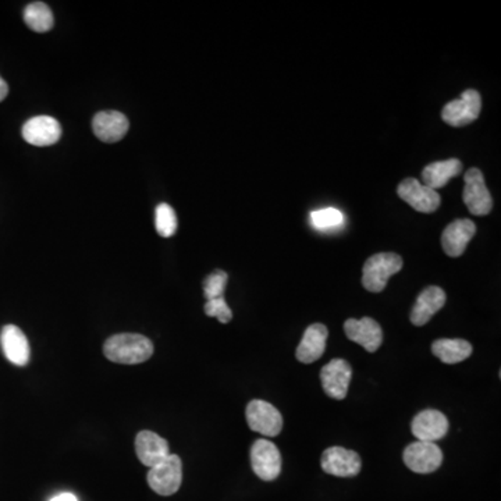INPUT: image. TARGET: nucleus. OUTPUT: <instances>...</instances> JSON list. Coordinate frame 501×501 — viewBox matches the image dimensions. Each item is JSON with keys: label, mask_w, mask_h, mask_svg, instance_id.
<instances>
[{"label": "nucleus", "mask_w": 501, "mask_h": 501, "mask_svg": "<svg viewBox=\"0 0 501 501\" xmlns=\"http://www.w3.org/2000/svg\"><path fill=\"white\" fill-rule=\"evenodd\" d=\"M104 353L112 363L136 365L148 361L154 354V344L142 334L121 333L107 338Z\"/></svg>", "instance_id": "1"}, {"label": "nucleus", "mask_w": 501, "mask_h": 501, "mask_svg": "<svg viewBox=\"0 0 501 501\" xmlns=\"http://www.w3.org/2000/svg\"><path fill=\"white\" fill-rule=\"evenodd\" d=\"M403 269V258L395 253H380L365 262L363 286L371 293H380L388 286V279Z\"/></svg>", "instance_id": "2"}, {"label": "nucleus", "mask_w": 501, "mask_h": 501, "mask_svg": "<svg viewBox=\"0 0 501 501\" xmlns=\"http://www.w3.org/2000/svg\"><path fill=\"white\" fill-rule=\"evenodd\" d=\"M148 485L154 493L171 496L180 488L183 482V463L179 455H171L162 463L149 468L146 475Z\"/></svg>", "instance_id": "3"}, {"label": "nucleus", "mask_w": 501, "mask_h": 501, "mask_svg": "<svg viewBox=\"0 0 501 501\" xmlns=\"http://www.w3.org/2000/svg\"><path fill=\"white\" fill-rule=\"evenodd\" d=\"M482 109V99L480 92L467 89L460 98L448 102L441 112V119L451 127H463L480 117Z\"/></svg>", "instance_id": "4"}, {"label": "nucleus", "mask_w": 501, "mask_h": 501, "mask_svg": "<svg viewBox=\"0 0 501 501\" xmlns=\"http://www.w3.org/2000/svg\"><path fill=\"white\" fill-rule=\"evenodd\" d=\"M463 180H465V188H463V199L471 214L486 216L490 213L493 208V199L486 187L482 171L472 167L465 173Z\"/></svg>", "instance_id": "5"}, {"label": "nucleus", "mask_w": 501, "mask_h": 501, "mask_svg": "<svg viewBox=\"0 0 501 501\" xmlns=\"http://www.w3.org/2000/svg\"><path fill=\"white\" fill-rule=\"evenodd\" d=\"M246 422L254 432L274 438L283 429V416L266 401L254 400L246 405Z\"/></svg>", "instance_id": "6"}, {"label": "nucleus", "mask_w": 501, "mask_h": 501, "mask_svg": "<svg viewBox=\"0 0 501 501\" xmlns=\"http://www.w3.org/2000/svg\"><path fill=\"white\" fill-rule=\"evenodd\" d=\"M251 465L262 480H274L280 475V451L271 441L259 438L251 448Z\"/></svg>", "instance_id": "7"}, {"label": "nucleus", "mask_w": 501, "mask_h": 501, "mask_svg": "<svg viewBox=\"0 0 501 501\" xmlns=\"http://www.w3.org/2000/svg\"><path fill=\"white\" fill-rule=\"evenodd\" d=\"M404 463L413 472L432 473L440 468L443 453L435 443L415 441L404 450Z\"/></svg>", "instance_id": "8"}, {"label": "nucleus", "mask_w": 501, "mask_h": 501, "mask_svg": "<svg viewBox=\"0 0 501 501\" xmlns=\"http://www.w3.org/2000/svg\"><path fill=\"white\" fill-rule=\"evenodd\" d=\"M398 196L415 211L432 213L438 211L441 204L440 196L435 189L423 186L415 179H405L397 188Z\"/></svg>", "instance_id": "9"}, {"label": "nucleus", "mask_w": 501, "mask_h": 501, "mask_svg": "<svg viewBox=\"0 0 501 501\" xmlns=\"http://www.w3.org/2000/svg\"><path fill=\"white\" fill-rule=\"evenodd\" d=\"M321 470L338 478H351L360 473L363 468L360 455L355 451L343 447H330L321 455Z\"/></svg>", "instance_id": "10"}, {"label": "nucleus", "mask_w": 501, "mask_h": 501, "mask_svg": "<svg viewBox=\"0 0 501 501\" xmlns=\"http://www.w3.org/2000/svg\"><path fill=\"white\" fill-rule=\"evenodd\" d=\"M353 369L344 360H333L323 366L321 371V380L323 390L334 400H344L348 393Z\"/></svg>", "instance_id": "11"}, {"label": "nucleus", "mask_w": 501, "mask_h": 501, "mask_svg": "<svg viewBox=\"0 0 501 501\" xmlns=\"http://www.w3.org/2000/svg\"><path fill=\"white\" fill-rule=\"evenodd\" d=\"M62 137V126L51 116L32 117L22 126V138L34 146H51Z\"/></svg>", "instance_id": "12"}, {"label": "nucleus", "mask_w": 501, "mask_h": 501, "mask_svg": "<svg viewBox=\"0 0 501 501\" xmlns=\"http://www.w3.org/2000/svg\"><path fill=\"white\" fill-rule=\"evenodd\" d=\"M344 331L354 343L360 344L368 353H375L383 341V331L372 318L348 319L344 323Z\"/></svg>", "instance_id": "13"}, {"label": "nucleus", "mask_w": 501, "mask_h": 501, "mask_svg": "<svg viewBox=\"0 0 501 501\" xmlns=\"http://www.w3.org/2000/svg\"><path fill=\"white\" fill-rule=\"evenodd\" d=\"M476 234V226L470 219H458L448 224L441 234V246L451 258L463 255Z\"/></svg>", "instance_id": "14"}, {"label": "nucleus", "mask_w": 501, "mask_h": 501, "mask_svg": "<svg viewBox=\"0 0 501 501\" xmlns=\"http://www.w3.org/2000/svg\"><path fill=\"white\" fill-rule=\"evenodd\" d=\"M411 430L416 440L433 443L448 432V420L440 411L425 410L413 418Z\"/></svg>", "instance_id": "15"}, {"label": "nucleus", "mask_w": 501, "mask_h": 501, "mask_svg": "<svg viewBox=\"0 0 501 501\" xmlns=\"http://www.w3.org/2000/svg\"><path fill=\"white\" fill-rule=\"evenodd\" d=\"M129 121L121 112L106 111L95 114L92 129L102 142H119L129 131Z\"/></svg>", "instance_id": "16"}, {"label": "nucleus", "mask_w": 501, "mask_h": 501, "mask_svg": "<svg viewBox=\"0 0 501 501\" xmlns=\"http://www.w3.org/2000/svg\"><path fill=\"white\" fill-rule=\"evenodd\" d=\"M0 344L4 356L10 363L17 366H26L31 356L29 338L21 329L14 325H7L0 333Z\"/></svg>", "instance_id": "17"}, {"label": "nucleus", "mask_w": 501, "mask_h": 501, "mask_svg": "<svg viewBox=\"0 0 501 501\" xmlns=\"http://www.w3.org/2000/svg\"><path fill=\"white\" fill-rule=\"evenodd\" d=\"M136 451L139 461L148 468L154 467L171 455L167 441L151 430H142L137 435Z\"/></svg>", "instance_id": "18"}, {"label": "nucleus", "mask_w": 501, "mask_h": 501, "mask_svg": "<svg viewBox=\"0 0 501 501\" xmlns=\"http://www.w3.org/2000/svg\"><path fill=\"white\" fill-rule=\"evenodd\" d=\"M329 330L325 325L315 323L309 326L304 333L300 346L296 347V360L303 363H313L318 361L326 350Z\"/></svg>", "instance_id": "19"}, {"label": "nucleus", "mask_w": 501, "mask_h": 501, "mask_svg": "<svg viewBox=\"0 0 501 501\" xmlns=\"http://www.w3.org/2000/svg\"><path fill=\"white\" fill-rule=\"evenodd\" d=\"M446 304V293L440 288L429 286L428 288L416 298L413 313H411V321L415 326H423L438 313Z\"/></svg>", "instance_id": "20"}, {"label": "nucleus", "mask_w": 501, "mask_h": 501, "mask_svg": "<svg viewBox=\"0 0 501 501\" xmlns=\"http://www.w3.org/2000/svg\"><path fill=\"white\" fill-rule=\"evenodd\" d=\"M463 171V163L458 159H447V161L435 162L428 164L423 169V186L429 188H443L453 177H457Z\"/></svg>", "instance_id": "21"}, {"label": "nucleus", "mask_w": 501, "mask_h": 501, "mask_svg": "<svg viewBox=\"0 0 501 501\" xmlns=\"http://www.w3.org/2000/svg\"><path fill=\"white\" fill-rule=\"evenodd\" d=\"M472 351V346L467 340H461V338H440L432 346L433 355L438 356L441 363L447 365L463 363L470 358Z\"/></svg>", "instance_id": "22"}, {"label": "nucleus", "mask_w": 501, "mask_h": 501, "mask_svg": "<svg viewBox=\"0 0 501 501\" xmlns=\"http://www.w3.org/2000/svg\"><path fill=\"white\" fill-rule=\"evenodd\" d=\"M24 21L32 31L46 32L54 27V13L47 4H42V2H34L24 10Z\"/></svg>", "instance_id": "23"}, {"label": "nucleus", "mask_w": 501, "mask_h": 501, "mask_svg": "<svg viewBox=\"0 0 501 501\" xmlns=\"http://www.w3.org/2000/svg\"><path fill=\"white\" fill-rule=\"evenodd\" d=\"M154 226L159 236L169 238L177 231V216L174 209L167 204L161 205L154 211Z\"/></svg>", "instance_id": "24"}, {"label": "nucleus", "mask_w": 501, "mask_h": 501, "mask_svg": "<svg viewBox=\"0 0 501 501\" xmlns=\"http://www.w3.org/2000/svg\"><path fill=\"white\" fill-rule=\"evenodd\" d=\"M229 276L226 271H214L209 274L208 278L204 281V294L208 301L216 300V298H223L226 284H228Z\"/></svg>", "instance_id": "25"}, {"label": "nucleus", "mask_w": 501, "mask_h": 501, "mask_svg": "<svg viewBox=\"0 0 501 501\" xmlns=\"http://www.w3.org/2000/svg\"><path fill=\"white\" fill-rule=\"evenodd\" d=\"M311 221L313 226L321 230L325 229L338 228L343 223V213L338 209L326 208L311 213Z\"/></svg>", "instance_id": "26"}, {"label": "nucleus", "mask_w": 501, "mask_h": 501, "mask_svg": "<svg viewBox=\"0 0 501 501\" xmlns=\"http://www.w3.org/2000/svg\"><path fill=\"white\" fill-rule=\"evenodd\" d=\"M205 313L212 318H218L221 323H229L233 318V313L229 308L228 303L223 298H216V300L206 301Z\"/></svg>", "instance_id": "27"}, {"label": "nucleus", "mask_w": 501, "mask_h": 501, "mask_svg": "<svg viewBox=\"0 0 501 501\" xmlns=\"http://www.w3.org/2000/svg\"><path fill=\"white\" fill-rule=\"evenodd\" d=\"M51 501H79L73 493H61V495L54 496Z\"/></svg>", "instance_id": "28"}, {"label": "nucleus", "mask_w": 501, "mask_h": 501, "mask_svg": "<svg viewBox=\"0 0 501 501\" xmlns=\"http://www.w3.org/2000/svg\"><path fill=\"white\" fill-rule=\"evenodd\" d=\"M7 94H9V86H7V82L0 77V102H4V99H6Z\"/></svg>", "instance_id": "29"}]
</instances>
